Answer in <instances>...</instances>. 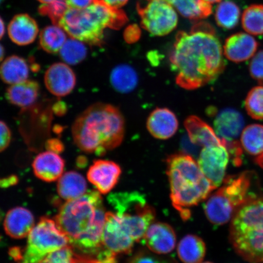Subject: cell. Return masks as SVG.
<instances>
[{
  "label": "cell",
  "mask_w": 263,
  "mask_h": 263,
  "mask_svg": "<svg viewBox=\"0 0 263 263\" xmlns=\"http://www.w3.org/2000/svg\"><path fill=\"white\" fill-rule=\"evenodd\" d=\"M248 114L255 120H263V85L255 87L249 91L245 101Z\"/></svg>",
  "instance_id": "34"
},
{
  "label": "cell",
  "mask_w": 263,
  "mask_h": 263,
  "mask_svg": "<svg viewBox=\"0 0 263 263\" xmlns=\"http://www.w3.org/2000/svg\"><path fill=\"white\" fill-rule=\"evenodd\" d=\"M85 44L73 38L67 40L59 52L62 60L68 65L80 64L87 55V48Z\"/></svg>",
  "instance_id": "32"
},
{
  "label": "cell",
  "mask_w": 263,
  "mask_h": 263,
  "mask_svg": "<svg viewBox=\"0 0 263 263\" xmlns=\"http://www.w3.org/2000/svg\"><path fill=\"white\" fill-rule=\"evenodd\" d=\"M170 60L177 84L189 90L216 80L225 68L221 43L205 22L194 25L190 33L177 32Z\"/></svg>",
  "instance_id": "1"
},
{
  "label": "cell",
  "mask_w": 263,
  "mask_h": 263,
  "mask_svg": "<svg viewBox=\"0 0 263 263\" xmlns=\"http://www.w3.org/2000/svg\"><path fill=\"white\" fill-rule=\"evenodd\" d=\"M200 263H213V262L206 261V262H200Z\"/></svg>",
  "instance_id": "54"
},
{
  "label": "cell",
  "mask_w": 263,
  "mask_h": 263,
  "mask_svg": "<svg viewBox=\"0 0 263 263\" xmlns=\"http://www.w3.org/2000/svg\"><path fill=\"white\" fill-rule=\"evenodd\" d=\"M101 1L111 8L120 9L126 5L129 0H101Z\"/></svg>",
  "instance_id": "45"
},
{
  "label": "cell",
  "mask_w": 263,
  "mask_h": 263,
  "mask_svg": "<svg viewBox=\"0 0 263 263\" xmlns=\"http://www.w3.org/2000/svg\"><path fill=\"white\" fill-rule=\"evenodd\" d=\"M240 15L241 12L238 5L230 0H226L220 3L216 9V22L223 29H232L238 24Z\"/></svg>",
  "instance_id": "31"
},
{
  "label": "cell",
  "mask_w": 263,
  "mask_h": 263,
  "mask_svg": "<svg viewBox=\"0 0 263 263\" xmlns=\"http://www.w3.org/2000/svg\"><path fill=\"white\" fill-rule=\"evenodd\" d=\"M121 173L120 166L112 161L96 160L88 169L87 179L99 192L106 195L117 185Z\"/></svg>",
  "instance_id": "15"
},
{
  "label": "cell",
  "mask_w": 263,
  "mask_h": 263,
  "mask_svg": "<svg viewBox=\"0 0 263 263\" xmlns=\"http://www.w3.org/2000/svg\"><path fill=\"white\" fill-rule=\"evenodd\" d=\"M134 242L124 229L117 214L107 212L103 233L104 248L115 255L127 254L133 249Z\"/></svg>",
  "instance_id": "13"
},
{
  "label": "cell",
  "mask_w": 263,
  "mask_h": 263,
  "mask_svg": "<svg viewBox=\"0 0 263 263\" xmlns=\"http://www.w3.org/2000/svg\"><path fill=\"white\" fill-rule=\"evenodd\" d=\"M256 162L263 168V153L256 158Z\"/></svg>",
  "instance_id": "49"
},
{
  "label": "cell",
  "mask_w": 263,
  "mask_h": 263,
  "mask_svg": "<svg viewBox=\"0 0 263 263\" xmlns=\"http://www.w3.org/2000/svg\"><path fill=\"white\" fill-rule=\"evenodd\" d=\"M127 21L122 10L111 8L100 0L84 9L69 8L59 26L71 38L85 44L101 46L103 44L105 29L118 30Z\"/></svg>",
  "instance_id": "5"
},
{
  "label": "cell",
  "mask_w": 263,
  "mask_h": 263,
  "mask_svg": "<svg viewBox=\"0 0 263 263\" xmlns=\"http://www.w3.org/2000/svg\"><path fill=\"white\" fill-rule=\"evenodd\" d=\"M37 1L43 3V4H47V3L54 2L55 0H37Z\"/></svg>",
  "instance_id": "52"
},
{
  "label": "cell",
  "mask_w": 263,
  "mask_h": 263,
  "mask_svg": "<svg viewBox=\"0 0 263 263\" xmlns=\"http://www.w3.org/2000/svg\"><path fill=\"white\" fill-rule=\"evenodd\" d=\"M185 127L191 141L195 145L203 147L213 145L226 146L224 141L217 136L215 129L196 116L187 118Z\"/></svg>",
  "instance_id": "22"
},
{
  "label": "cell",
  "mask_w": 263,
  "mask_h": 263,
  "mask_svg": "<svg viewBox=\"0 0 263 263\" xmlns=\"http://www.w3.org/2000/svg\"><path fill=\"white\" fill-rule=\"evenodd\" d=\"M40 93V85L35 81L26 80L11 85L6 91V98L14 106L25 108L32 106L37 101Z\"/></svg>",
  "instance_id": "23"
},
{
  "label": "cell",
  "mask_w": 263,
  "mask_h": 263,
  "mask_svg": "<svg viewBox=\"0 0 263 263\" xmlns=\"http://www.w3.org/2000/svg\"><path fill=\"white\" fill-rule=\"evenodd\" d=\"M8 35L14 44L25 46L32 44L39 33L37 22L27 14L16 15L10 22Z\"/></svg>",
  "instance_id": "21"
},
{
  "label": "cell",
  "mask_w": 263,
  "mask_h": 263,
  "mask_svg": "<svg viewBox=\"0 0 263 263\" xmlns=\"http://www.w3.org/2000/svg\"><path fill=\"white\" fill-rule=\"evenodd\" d=\"M224 184L212 195L214 203L227 218L232 219L239 208L259 195L258 180L254 172L229 176Z\"/></svg>",
  "instance_id": "8"
},
{
  "label": "cell",
  "mask_w": 263,
  "mask_h": 263,
  "mask_svg": "<svg viewBox=\"0 0 263 263\" xmlns=\"http://www.w3.org/2000/svg\"><path fill=\"white\" fill-rule=\"evenodd\" d=\"M32 166L37 178L45 182H52L60 179L63 174L65 160L59 154L47 151L38 154Z\"/></svg>",
  "instance_id": "19"
},
{
  "label": "cell",
  "mask_w": 263,
  "mask_h": 263,
  "mask_svg": "<svg viewBox=\"0 0 263 263\" xmlns=\"http://www.w3.org/2000/svg\"><path fill=\"white\" fill-rule=\"evenodd\" d=\"M230 240L245 260L263 263V197L249 200L233 217Z\"/></svg>",
  "instance_id": "6"
},
{
  "label": "cell",
  "mask_w": 263,
  "mask_h": 263,
  "mask_svg": "<svg viewBox=\"0 0 263 263\" xmlns=\"http://www.w3.org/2000/svg\"><path fill=\"white\" fill-rule=\"evenodd\" d=\"M146 5H137L141 26L154 36L170 34L177 27L178 16L175 10L164 0H147Z\"/></svg>",
  "instance_id": "10"
},
{
  "label": "cell",
  "mask_w": 263,
  "mask_h": 263,
  "mask_svg": "<svg viewBox=\"0 0 263 263\" xmlns=\"http://www.w3.org/2000/svg\"><path fill=\"white\" fill-rule=\"evenodd\" d=\"M4 2V0H0V5L2 4V3Z\"/></svg>",
  "instance_id": "53"
},
{
  "label": "cell",
  "mask_w": 263,
  "mask_h": 263,
  "mask_svg": "<svg viewBox=\"0 0 263 263\" xmlns=\"http://www.w3.org/2000/svg\"><path fill=\"white\" fill-rule=\"evenodd\" d=\"M12 133L4 121L0 120V153L7 149L11 143Z\"/></svg>",
  "instance_id": "39"
},
{
  "label": "cell",
  "mask_w": 263,
  "mask_h": 263,
  "mask_svg": "<svg viewBox=\"0 0 263 263\" xmlns=\"http://www.w3.org/2000/svg\"><path fill=\"white\" fill-rule=\"evenodd\" d=\"M242 26L249 34H263V5H254L245 9L242 15Z\"/></svg>",
  "instance_id": "33"
},
{
  "label": "cell",
  "mask_w": 263,
  "mask_h": 263,
  "mask_svg": "<svg viewBox=\"0 0 263 263\" xmlns=\"http://www.w3.org/2000/svg\"><path fill=\"white\" fill-rule=\"evenodd\" d=\"M99 1L100 0H66L69 8L78 10L87 8Z\"/></svg>",
  "instance_id": "42"
},
{
  "label": "cell",
  "mask_w": 263,
  "mask_h": 263,
  "mask_svg": "<svg viewBox=\"0 0 263 263\" xmlns=\"http://www.w3.org/2000/svg\"><path fill=\"white\" fill-rule=\"evenodd\" d=\"M106 214L100 193L90 190L62 205L55 221L67 236L69 245L76 254L93 255L104 249L103 233Z\"/></svg>",
  "instance_id": "2"
},
{
  "label": "cell",
  "mask_w": 263,
  "mask_h": 263,
  "mask_svg": "<svg viewBox=\"0 0 263 263\" xmlns=\"http://www.w3.org/2000/svg\"><path fill=\"white\" fill-rule=\"evenodd\" d=\"M110 81L115 90L119 93H127L136 88L139 78L136 71L130 65L121 64L111 71Z\"/></svg>",
  "instance_id": "28"
},
{
  "label": "cell",
  "mask_w": 263,
  "mask_h": 263,
  "mask_svg": "<svg viewBox=\"0 0 263 263\" xmlns=\"http://www.w3.org/2000/svg\"><path fill=\"white\" fill-rule=\"evenodd\" d=\"M258 47V42L252 36L239 32L227 39L223 53L230 61L239 63L254 57Z\"/></svg>",
  "instance_id": "18"
},
{
  "label": "cell",
  "mask_w": 263,
  "mask_h": 263,
  "mask_svg": "<svg viewBox=\"0 0 263 263\" xmlns=\"http://www.w3.org/2000/svg\"><path fill=\"white\" fill-rule=\"evenodd\" d=\"M146 126L151 136L156 139L167 140L176 133L179 121L168 108H157L148 117Z\"/></svg>",
  "instance_id": "17"
},
{
  "label": "cell",
  "mask_w": 263,
  "mask_h": 263,
  "mask_svg": "<svg viewBox=\"0 0 263 263\" xmlns=\"http://www.w3.org/2000/svg\"><path fill=\"white\" fill-rule=\"evenodd\" d=\"M184 17L197 21L208 17L212 13V6L203 0H164Z\"/></svg>",
  "instance_id": "26"
},
{
  "label": "cell",
  "mask_w": 263,
  "mask_h": 263,
  "mask_svg": "<svg viewBox=\"0 0 263 263\" xmlns=\"http://www.w3.org/2000/svg\"><path fill=\"white\" fill-rule=\"evenodd\" d=\"M78 165L79 167H83L86 165L87 159L85 157H79L78 160Z\"/></svg>",
  "instance_id": "48"
},
{
  "label": "cell",
  "mask_w": 263,
  "mask_h": 263,
  "mask_svg": "<svg viewBox=\"0 0 263 263\" xmlns=\"http://www.w3.org/2000/svg\"><path fill=\"white\" fill-rule=\"evenodd\" d=\"M229 157V151L223 145L203 147L199 154L197 163L200 169L216 189L224 180Z\"/></svg>",
  "instance_id": "12"
},
{
  "label": "cell",
  "mask_w": 263,
  "mask_h": 263,
  "mask_svg": "<svg viewBox=\"0 0 263 263\" xmlns=\"http://www.w3.org/2000/svg\"><path fill=\"white\" fill-rule=\"evenodd\" d=\"M127 263H162L155 256L146 254L144 252H140L132 258Z\"/></svg>",
  "instance_id": "41"
},
{
  "label": "cell",
  "mask_w": 263,
  "mask_h": 263,
  "mask_svg": "<svg viewBox=\"0 0 263 263\" xmlns=\"http://www.w3.org/2000/svg\"><path fill=\"white\" fill-rule=\"evenodd\" d=\"M242 146L247 153L252 156L263 153V126L251 124L242 130L241 135Z\"/></svg>",
  "instance_id": "30"
},
{
  "label": "cell",
  "mask_w": 263,
  "mask_h": 263,
  "mask_svg": "<svg viewBox=\"0 0 263 263\" xmlns=\"http://www.w3.org/2000/svg\"><path fill=\"white\" fill-rule=\"evenodd\" d=\"M143 239L151 251L158 254H166L175 248L176 236L174 230L166 223L157 222L147 229Z\"/></svg>",
  "instance_id": "16"
},
{
  "label": "cell",
  "mask_w": 263,
  "mask_h": 263,
  "mask_svg": "<svg viewBox=\"0 0 263 263\" xmlns=\"http://www.w3.org/2000/svg\"><path fill=\"white\" fill-rule=\"evenodd\" d=\"M18 182L17 176H10L5 178L0 179V188L7 189L10 186L15 185Z\"/></svg>",
  "instance_id": "44"
},
{
  "label": "cell",
  "mask_w": 263,
  "mask_h": 263,
  "mask_svg": "<svg viewBox=\"0 0 263 263\" xmlns=\"http://www.w3.org/2000/svg\"><path fill=\"white\" fill-rule=\"evenodd\" d=\"M249 71L252 77L263 85V50L259 51L253 58Z\"/></svg>",
  "instance_id": "38"
},
{
  "label": "cell",
  "mask_w": 263,
  "mask_h": 263,
  "mask_svg": "<svg viewBox=\"0 0 263 263\" xmlns=\"http://www.w3.org/2000/svg\"><path fill=\"white\" fill-rule=\"evenodd\" d=\"M203 1L212 4V3L221 2L222 0H203Z\"/></svg>",
  "instance_id": "51"
},
{
  "label": "cell",
  "mask_w": 263,
  "mask_h": 263,
  "mask_svg": "<svg viewBox=\"0 0 263 263\" xmlns=\"http://www.w3.org/2000/svg\"><path fill=\"white\" fill-rule=\"evenodd\" d=\"M66 106H64V104L62 103V102H59V103L55 104L54 106V113L58 115H62L65 113Z\"/></svg>",
  "instance_id": "46"
},
{
  "label": "cell",
  "mask_w": 263,
  "mask_h": 263,
  "mask_svg": "<svg viewBox=\"0 0 263 263\" xmlns=\"http://www.w3.org/2000/svg\"><path fill=\"white\" fill-rule=\"evenodd\" d=\"M46 87L55 97H63L71 93L77 84V77L70 66L65 63H55L45 74Z\"/></svg>",
  "instance_id": "14"
},
{
  "label": "cell",
  "mask_w": 263,
  "mask_h": 263,
  "mask_svg": "<svg viewBox=\"0 0 263 263\" xmlns=\"http://www.w3.org/2000/svg\"><path fill=\"white\" fill-rule=\"evenodd\" d=\"M116 256L106 248L98 254L87 255L74 252L72 263H116Z\"/></svg>",
  "instance_id": "36"
},
{
  "label": "cell",
  "mask_w": 263,
  "mask_h": 263,
  "mask_svg": "<svg viewBox=\"0 0 263 263\" xmlns=\"http://www.w3.org/2000/svg\"><path fill=\"white\" fill-rule=\"evenodd\" d=\"M5 33V23L0 16V39H2Z\"/></svg>",
  "instance_id": "47"
},
{
  "label": "cell",
  "mask_w": 263,
  "mask_h": 263,
  "mask_svg": "<svg viewBox=\"0 0 263 263\" xmlns=\"http://www.w3.org/2000/svg\"><path fill=\"white\" fill-rule=\"evenodd\" d=\"M205 242L198 236L188 235L179 242L177 253L184 263H200L205 255Z\"/></svg>",
  "instance_id": "27"
},
{
  "label": "cell",
  "mask_w": 263,
  "mask_h": 263,
  "mask_svg": "<svg viewBox=\"0 0 263 263\" xmlns=\"http://www.w3.org/2000/svg\"><path fill=\"white\" fill-rule=\"evenodd\" d=\"M110 205L116 210L121 223L135 241L143 238L155 219L156 213L143 195L137 192L111 194Z\"/></svg>",
  "instance_id": "7"
},
{
  "label": "cell",
  "mask_w": 263,
  "mask_h": 263,
  "mask_svg": "<svg viewBox=\"0 0 263 263\" xmlns=\"http://www.w3.org/2000/svg\"><path fill=\"white\" fill-rule=\"evenodd\" d=\"M71 132L76 145L81 151L101 156L123 142L125 121L117 107L96 103L79 115Z\"/></svg>",
  "instance_id": "3"
},
{
  "label": "cell",
  "mask_w": 263,
  "mask_h": 263,
  "mask_svg": "<svg viewBox=\"0 0 263 263\" xmlns=\"http://www.w3.org/2000/svg\"><path fill=\"white\" fill-rule=\"evenodd\" d=\"M141 33L140 29L137 25H129L124 32V38L129 44H133L139 40Z\"/></svg>",
  "instance_id": "40"
},
{
  "label": "cell",
  "mask_w": 263,
  "mask_h": 263,
  "mask_svg": "<svg viewBox=\"0 0 263 263\" xmlns=\"http://www.w3.org/2000/svg\"><path fill=\"white\" fill-rule=\"evenodd\" d=\"M34 226V216L24 207H15L10 210L5 216V232L12 238L22 239L26 237Z\"/></svg>",
  "instance_id": "20"
},
{
  "label": "cell",
  "mask_w": 263,
  "mask_h": 263,
  "mask_svg": "<svg viewBox=\"0 0 263 263\" xmlns=\"http://www.w3.org/2000/svg\"><path fill=\"white\" fill-rule=\"evenodd\" d=\"M57 190L62 199L70 201L87 192L86 180L80 173L71 171L62 174L58 181Z\"/></svg>",
  "instance_id": "24"
},
{
  "label": "cell",
  "mask_w": 263,
  "mask_h": 263,
  "mask_svg": "<svg viewBox=\"0 0 263 263\" xmlns=\"http://www.w3.org/2000/svg\"><path fill=\"white\" fill-rule=\"evenodd\" d=\"M45 146L48 151L58 154L61 153L64 149V144L62 141L55 139L48 140Z\"/></svg>",
  "instance_id": "43"
},
{
  "label": "cell",
  "mask_w": 263,
  "mask_h": 263,
  "mask_svg": "<svg viewBox=\"0 0 263 263\" xmlns=\"http://www.w3.org/2000/svg\"><path fill=\"white\" fill-rule=\"evenodd\" d=\"M68 8L66 0H55L41 5L39 8V12L42 15L48 16L52 24L59 26V22L63 18Z\"/></svg>",
  "instance_id": "35"
},
{
  "label": "cell",
  "mask_w": 263,
  "mask_h": 263,
  "mask_svg": "<svg viewBox=\"0 0 263 263\" xmlns=\"http://www.w3.org/2000/svg\"><path fill=\"white\" fill-rule=\"evenodd\" d=\"M242 115L233 108H225L216 115L213 126L217 136L224 141L233 163L240 166L242 163V151L238 138L244 127Z\"/></svg>",
  "instance_id": "11"
},
{
  "label": "cell",
  "mask_w": 263,
  "mask_h": 263,
  "mask_svg": "<svg viewBox=\"0 0 263 263\" xmlns=\"http://www.w3.org/2000/svg\"><path fill=\"white\" fill-rule=\"evenodd\" d=\"M29 68L25 59L13 55L0 66V78L6 84L13 85L28 80Z\"/></svg>",
  "instance_id": "25"
},
{
  "label": "cell",
  "mask_w": 263,
  "mask_h": 263,
  "mask_svg": "<svg viewBox=\"0 0 263 263\" xmlns=\"http://www.w3.org/2000/svg\"><path fill=\"white\" fill-rule=\"evenodd\" d=\"M166 165L173 205L181 218L186 221L190 218L191 209L205 200L216 188L189 154L170 156Z\"/></svg>",
  "instance_id": "4"
},
{
  "label": "cell",
  "mask_w": 263,
  "mask_h": 263,
  "mask_svg": "<svg viewBox=\"0 0 263 263\" xmlns=\"http://www.w3.org/2000/svg\"><path fill=\"white\" fill-rule=\"evenodd\" d=\"M5 54V48L1 44H0V63L2 62L3 59H4Z\"/></svg>",
  "instance_id": "50"
},
{
  "label": "cell",
  "mask_w": 263,
  "mask_h": 263,
  "mask_svg": "<svg viewBox=\"0 0 263 263\" xmlns=\"http://www.w3.org/2000/svg\"><path fill=\"white\" fill-rule=\"evenodd\" d=\"M68 245L67 236L57 222L43 217L29 233L19 263H39L51 253Z\"/></svg>",
  "instance_id": "9"
},
{
  "label": "cell",
  "mask_w": 263,
  "mask_h": 263,
  "mask_svg": "<svg viewBox=\"0 0 263 263\" xmlns=\"http://www.w3.org/2000/svg\"><path fill=\"white\" fill-rule=\"evenodd\" d=\"M67 41L66 32L58 25L43 29L39 36V44L43 50L49 54H57Z\"/></svg>",
  "instance_id": "29"
},
{
  "label": "cell",
  "mask_w": 263,
  "mask_h": 263,
  "mask_svg": "<svg viewBox=\"0 0 263 263\" xmlns=\"http://www.w3.org/2000/svg\"><path fill=\"white\" fill-rule=\"evenodd\" d=\"M74 252L70 245L51 253L39 263H72Z\"/></svg>",
  "instance_id": "37"
}]
</instances>
